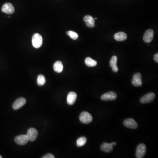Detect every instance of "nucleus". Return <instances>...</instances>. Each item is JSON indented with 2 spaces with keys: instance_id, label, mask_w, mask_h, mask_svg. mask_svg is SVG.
Wrapping results in <instances>:
<instances>
[{
  "instance_id": "393cba45",
  "label": "nucleus",
  "mask_w": 158,
  "mask_h": 158,
  "mask_svg": "<svg viewBox=\"0 0 158 158\" xmlns=\"http://www.w3.org/2000/svg\"><path fill=\"white\" fill-rule=\"evenodd\" d=\"M111 143H112V145H113V146H116V142H113Z\"/></svg>"
},
{
  "instance_id": "bb28decb",
  "label": "nucleus",
  "mask_w": 158,
  "mask_h": 158,
  "mask_svg": "<svg viewBox=\"0 0 158 158\" xmlns=\"http://www.w3.org/2000/svg\"><path fill=\"white\" fill-rule=\"evenodd\" d=\"M95 18V19H97V18Z\"/></svg>"
},
{
  "instance_id": "2eb2a0df",
  "label": "nucleus",
  "mask_w": 158,
  "mask_h": 158,
  "mask_svg": "<svg viewBox=\"0 0 158 158\" xmlns=\"http://www.w3.org/2000/svg\"><path fill=\"white\" fill-rule=\"evenodd\" d=\"M113 145L112 143H103L101 146V149L103 152H111L113 150Z\"/></svg>"
},
{
  "instance_id": "f8f14e48",
  "label": "nucleus",
  "mask_w": 158,
  "mask_h": 158,
  "mask_svg": "<svg viewBox=\"0 0 158 158\" xmlns=\"http://www.w3.org/2000/svg\"><path fill=\"white\" fill-rule=\"evenodd\" d=\"M25 103H26V100H25V98H23V97H21V98L17 99L14 102L13 105H12V107L14 110H16L20 109L21 107L24 106Z\"/></svg>"
},
{
  "instance_id": "412c9836",
  "label": "nucleus",
  "mask_w": 158,
  "mask_h": 158,
  "mask_svg": "<svg viewBox=\"0 0 158 158\" xmlns=\"http://www.w3.org/2000/svg\"><path fill=\"white\" fill-rule=\"evenodd\" d=\"M46 79L44 75H39L37 79V83L39 86H42L45 83Z\"/></svg>"
},
{
  "instance_id": "9d476101",
  "label": "nucleus",
  "mask_w": 158,
  "mask_h": 158,
  "mask_svg": "<svg viewBox=\"0 0 158 158\" xmlns=\"http://www.w3.org/2000/svg\"><path fill=\"white\" fill-rule=\"evenodd\" d=\"M154 31L152 29L147 30L143 37V40L146 43H150L153 39Z\"/></svg>"
},
{
  "instance_id": "f3484780",
  "label": "nucleus",
  "mask_w": 158,
  "mask_h": 158,
  "mask_svg": "<svg viewBox=\"0 0 158 158\" xmlns=\"http://www.w3.org/2000/svg\"><path fill=\"white\" fill-rule=\"evenodd\" d=\"M126 33L123 32H119L114 35V38L118 41H124L127 39Z\"/></svg>"
},
{
  "instance_id": "6e6552de",
  "label": "nucleus",
  "mask_w": 158,
  "mask_h": 158,
  "mask_svg": "<svg viewBox=\"0 0 158 158\" xmlns=\"http://www.w3.org/2000/svg\"><path fill=\"white\" fill-rule=\"evenodd\" d=\"M132 83L135 87H140L142 85V81L141 80V75L140 73H135L133 75Z\"/></svg>"
},
{
  "instance_id": "20e7f679",
  "label": "nucleus",
  "mask_w": 158,
  "mask_h": 158,
  "mask_svg": "<svg viewBox=\"0 0 158 158\" xmlns=\"http://www.w3.org/2000/svg\"><path fill=\"white\" fill-rule=\"evenodd\" d=\"M155 97V95L153 93H149L146 94L141 97L140 102L142 104H147L151 102Z\"/></svg>"
},
{
  "instance_id": "4be33fe9",
  "label": "nucleus",
  "mask_w": 158,
  "mask_h": 158,
  "mask_svg": "<svg viewBox=\"0 0 158 158\" xmlns=\"http://www.w3.org/2000/svg\"><path fill=\"white\" fill-rule=\"evenodd\" d=\"M67 34L74 40L77 39L79 37L78 34L75 32L73 31H68L67 32Z\"/></svg>"
},
{
  "instance_id": "ddd939ff",
  "label": "nucleus",
  "mask_w": 158,
  "mask_h": 158,
  "mask_svg": "<svg viewBox=\"0 0 158 158\" xmlns=\"http://www.w3.org/2000/svg\"><path fill=\"white\" fill-rule=\"evenodd\" d=\"M77 98V94L74 92L68 93L67 97V102L69 105H73L75 102Z\"/></svg>"
},
{
  "instance_id": "6ab92c4d",
  "label": "nucleus",
  "mask_w": 158,
  "mask_h": 158,
  "mask_svg": "<svg viewBox=\"0 0 158 158\" xmlns=\"http://www.w3.org/2000/svg\"><path fill=\"white\" fill-rule=\"evenodd\" d=\"M85 63L86 66L89 67H93L97 65V62L94 60L90 57H87L85 60Z\"/></svg>"
},
{
  "instance_id": "dca6fc26",
  "label": "nucleus",
  "mask_w": 158,
  "mask_h": 158,
  "mask_svg": "<svg viewBox=\"0 0 158 158\" xmlns=\"http://www.w3.org/2000/svg\"><path fill=\"white\" fill-rule=\"evenodd\" d=\"M117 57L116 56H112L110 61V66L112 68V70L114 73H116L118 71V67L117 66Z\"/></svg>"
},
{
  "instance_id": "7ed1b4c3",
  "label": "nucleus",
  "mask_w": 158,
  "mask_h": 158,
  "mask_svg": "<svg viewBox=\"0 0 158 158\" xmlns=\"http://www.w3.org/2000/svg\"><path fill=\"white\" fill-rule=\"evenodd\" d=\"M146 152V147L144 144H140L138 146L136 149V157L137 158H143Z\"/></svg>"
},
{
  "instance_id": "0eeeda50",
  "label": "nucleus",
  "mask_w": 158,
  "mask_h": 158,
  "mask_svg": "<svg viewBox=\"0 0 158 158\" xmlns=\"http://www.w3.org/2000/svg\"><path fill=\"white\" fill-rule=\"evenodd\" d=\"M3 12L7 14H12L15 11V8L11 4L9 3L4 4L1 8Z\"/></svg>"
},
{
  "instance_id": "39448f33",
  "label": "nucleus",
  "mask_w": 158,
  "mask_h": 158,
  "mask_svg": "<svg viewBox=\"0 0 158 158\" xmlns=\"http://www.w3.org/2000/svg\"><path fill=\"white\" fill-rule=\"evenodd\" d=\"M29 141H34L37 139L38 136V131L34 128H31L28 130L26 134Z\"/></svg>"
},
{
  "instance_id": "423d86ee",
  "label": "nucleus",
  "mask_w": 158,
  "mask_h": 158,
  "mask_svg": "<svg viewBox=\"0 0 158 158\" xmlns=\"http://www.w3.org/2000/svg\"><path fill=\"white\" fill-rule=\"evenodd\" d=\"M117 97V96L115 92L110 91L103 95L101 97V99L104 101H113L116 99Z\"/></svg>"
},
{
  "instance_id": "5701e85b",
  "label": "nucleus",
  "mask_w": 158,
  "mask_h": 158,
  "mask_svg": "<svg viewBox=\"0 0 158 158\" xmlns=\"http://www.w3.org/2000/svg\"><path fill=\"white\" fill-rule=\"evenodd\" d=\"M42 158H54V156L51 154H46L44 156H43Z\"/></svg>"
},
{
  "instance_id": "9b49d317",
  "label": "nucleus",
  "mask_w": 158,
  "mask_h": 158,
  "mask_svg": "<svg viewBox=\"0 0 158 158\" xmlns=\"http://www.w3.org/2000/svg\"><path fill=\"white\" fill-rule=\"evenodd\" d=\"M15 140L16 144L20 145H25L29 141V140L26 135H20L17 136L15 138Z\"/></svg>"
},
{
  "instance_id": "f257e3e1",
  "label": "nucleus",
  "mask_w": 158,
  "mask_h": 158,
  "mask_svg": "<svg viewBox=\"0 0 158 158\" xmlns=\"http://www.w3.org/2000/svg\"><path fill=\"white\" fill-rule=\"evenodd\" d=\"M32 42L33 47L36 48H40L43 43L42 36L39 33H35L32 36Z\"/></svg>"
},
{
  "instance_id": "f03ea898",
  "label": "nucleus",
  "mask_w": 158,
  "mask_h": 158,
  "mask_svg": "<svg viewBox=\"0 0 158 158\" xmlns=\"http://www.w3.org/2000/svg\"><path fill=\"white\" fill-rule=\"evenodd\" d=\"M80 121L84 124H89L92 122L93 118L91 114L87 111H83L80 116Z\"/></svg>"
},
{
  "instance_id": "4468645a",
  "label": "nucleus",
  "mask_w": 158,
  "mask_h": 158,
  "mask_svg": "<svg viewBox=\"0 0 158 158\" xmlns=\"http://www.w3.org/2000/svg\"><path fill=\"white\" fill-rule=\"evenodd\" d=\"M83 20L88 27L90 28H93L95 26V19L91 16L87 15L84 17Z\"/></svg>"
},
{
  "instance_id": "1a4fd4ad",
  "label": "nucleus",
  "mask_w": 158,
  "mask_h": 158,
  "mask_svg": "<svg viewBox=\"0 0 158 158\" xmlns=\"http://www.w3.org/2000/svg\"><path fill=\"white\" fill-rule=\"evenodd\" d=\"M124 125L127 128L131 129H137L138 127V124L137 122L131 118H127L124 121Z\"/></svg>"
},
{
  "instance_id": "b1692460",
  "label": "nucleus",
  "mask_w": 158,
  "mask_h": 158,
  "mask_svg": "<svg viewBox=\"0 0 158 158\" xmlns=\"http://www.w3.org/2000/svg\"><path fill=\"white\" fill-rule=\"evenodd\" d=\"M154 60L155 61H156L157 63L158 62V54L156 53L155 54L154 56Z\"/></svg>"
},
{
  "instance_id": "a878e982",
  "label": "nucleus",
  "mask_w": 158,
  "mask_h": 158,
  "mask_svg": "<svg viewBox=\"0 0 158 158\" xmlns=\"http://www.w3.org/2000/svg\"><path fill=\"white\" fill-rule=\"evenodd\" d=\"M2 158L1 156V155H0V158Z\"/></svg>"
},
{
  "instance_id": "aec40b11",
  "label": "nucleus",
  "mask_w": 158,
  "mask_h": 158,
  "mask_svg": "<svg viewBox=\"0 0 158 158\" xmlns=\"http://www.w3.org/2000/svg\"><path fill=\"white\" fill-rule=\"evenodd\" d=\"M87 138L84 137H80L77 139L76 141V145L77 147H82L86 144Z\"/></svg>"
},
{
  "instance_id": "a211bd4d",
  "label": "nucleus",
  "mask_w": 158,
  "mask_h": 158,
  "mask_svg": "<svg viewBox=\"0 0 158 158\" xmlns=\"http://www.w3.org/2000/svg\"><path fill=\"white\" fill-rule=\"evenodd\" d=\"M53 68L54 71L56 73H61L63 71V64L61 61H56L54 64Z\"/></svg>"
}]
</instances>
